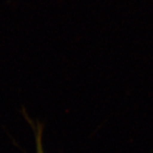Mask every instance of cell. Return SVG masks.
Wrapping results in <instances>:
<instances>
[{"label": "cell", "mask_w": 153, "mask_h": 153, "mask_svg": "<svg viewBox=\"0 0 153 153\" xmlns=\"http://www.w3.org/2000/svg\"><path fill=\"white\" fill-rule=\"evenodd\" d=\"M25 117L29 122L30 125L32 126L34 134H35V143H36V153H45L44 150V144H43V134H44V127L43 124L40 123H34L27 117V115L25 114Z\"/></svg>", "instance_id": "6da1fadb"}]
</instances>
